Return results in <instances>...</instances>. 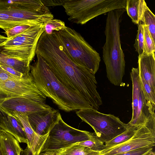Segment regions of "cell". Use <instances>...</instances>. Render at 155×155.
<instances>
[{
  "instance_id": "6da1fadb",
  "label": "cell",
  "mask_w": 155,
  "mask_h": 155,
  "mask_svg": "<svg viewBox=\"0 0 155 155\" xmlns=\"http://www.w3.org/2000/svg\"><path fill=\"white\" fill-rule=\"evenodd\" d=\"M35 53L45 61L65 86L80 94L93 109L98 110L102 102L97 90L94 75L72 60L56 33L42 38L38 43Z\"/></svg>"
},
{
  "instance_id": "7a4b0ae2",
  "label": "cell",
  "mask_w": 155,
  "mask_h": 155,
  "mask_svg": "<svg viewBox=\"0 0 155 155\" xmlns=\"http://www.w3.org/2000/svg\"><path fill=\"white\" fill-rule=\"evenodd\" d=\"M36 54L37 60L30 65V72L37 87L46 97L60 109L67 112L92 108L80 94L60 81L45 61Z\"/></svg>"
},
{
  "instance_id": "3957f363",
  "label": "cell",
  "mask_w": 155,
  "mask_h": 155,
  "mask_svg": "<svg viewBox=\"0 0 155 155\" xmlns=\"http://www.w3.org/2000/svg\"><path fill=\"white\" fill-rule=\"evenodd\" d=\"M125 9L107 13L104 33L106 41L103 47V59L105 64L107 76L110 82L117 86H124L123 77L125 73L124 55L120 38V23Z\"/></svg>"
},
{
  "instance_id": "277c9868",
  "label": "cell",
  "mask_w": 155,
  "mask_h": 155,
  "mask_svg": "<svg viewBox=\"0 0 155 155\" xmlns=\"http://www.w3.org/2000/svg\"><path fill=\"white\" fill-rule=\"evenodd\" d=\"M56 32L64 49L72 60L94 75L99 69L101 60L99 54L74 29L66 26Z\"/></svg>"
},
{
  "instance_id": "5b68a950",
  "label": "cell",
  "mask_w": 155,
  "mask_h": 155,
  "mask_svg": "<svg viewBox=\"0 0 155 155\" xmlns=\"http://www.w3.org/2000/svg\"><path fill=\"white\" fill-rule=\"evenodd\" d=\"M45 31V24L32 26L8 40L0 48L5 54L30 65L36 54L38 41Z\"/></svg>"
},
{
  "instance_id": "8992f818",
  "label": "cell",
  "mask_w": 155,
  "mask_h": 155,
  "mask_svg": "<svg viewBox=\"0 0 155 155\" xmlns=\"http://www.w3.org/2000/svg\"><path fill=\"white\" fill-rule=\"evenodd\" d=\"M77 115L94 130L98 138L105 143L126 131L127 124L117 117L106 114L92 108L76 111Z\"/></svg>"
},
{
  "instance_id": "52a82bcc",
  "label": "cell",
  "mask_w": 155,
  "mask_h": 155,
  "mask_svg": "<svg viewBox=\"0 0 155 155\" xmlns=\"http://www.w3.org/2000/svg\"><path fill=\"white\" fill-rule=\"evenodd\" d=\"M90 133L70 126L61 116L49 132L40 154L54 155L59 151L76 143L88 140Z\"/></svg>"
},
{
  "instance_id": "ba28073f",
  "label": "cell",
  "mask_w": 155,
  "mask_h": 155,
  "mask_svg": "<svg viewBox=\"0 0 155 155\" xmlns=\"http://www.w3.org/2000/svg\"><path fill=\"white\" fill-rule=\"evenodd\" d=\"M21 97L46 98L37 87L30 72L20 80L0 82V104L9 99Z\"/></svg>"
},
{
  "instance_id": "9c48e42d",
  "label": "cell",
  "mask_w": 155,
  "mask_h": 155,
  "mask_svg": "<svg viewBox=\"0 0 155 155\" xmlns=\"http://www.w3.org/2000/svg\"><path fill=\"white\" fill-rule=\"evenodd\" d=\"M155 145V136L145 126L139 127L134 136L127 141L100 152L101 155H114Z\"/></svg>"
},
{
  "instance_id": "30bf717a",
  "label": "cell",
  "mask_w": 155,
  "mask_h": 155,
  "mask_svg": "<svg viewBox=\"0 0 155 155\" xmlns=\"http://www.w3.org/2000/svg\"><path fill=\"white\" fill-rule=\"evenodd\" d=\"M46 98H33L18 97L6 100L0 104L8 114L21 113L28 116L32 113L51 110L53 108L47 104Z\"/></svg>"
},
{
  "instance_id": "8fae6325",
  "label": "cell",
  "mask_w": 155,
  "mask_h": 155,
  "mask_svg": "<svg viewBox=\"0 0 155 155\" xmlns=\"http://www.w3.org/2000/svg\"><path fill=\"white\" fill-rule=\"evenodd\" d=\"M61 116L59 111L53 108L49 110L34 113L28 115L32 128L41 136L48 134Z\"/></svg>"
},
{
  "instance_id": "7c38bea8",
  "label": "cell",
  "mask_w": 155,
  "mask_h": 155,
  "mask_svg": "<svg viewBox=\"0 0 155 155\" xmlns=\"http://www.w3.org/2000/svg\"><path fill=\"white\" fill-rule=\"evenodd\" d=\"M10 115L16 116L21 121L28 140L27 146L31 150L33 155H39L48 134L41 136L35 132L30 124L28 116L24 113H15Z\"/></svg>"
},
{
  "instance_id": "4fadbf2b",
  "label": "cell",
  "mask_w": 155,
  "mask_h": 155,
  "mask_svg": "<svg viewBox=\"0 0 155 155\" xmlns=\"http://www.w3.org/2000/svg\"><path fill=\"white\" fill-rule=\"evenodd\" d=\"M0 10L14 18L21 20L37 21L45 24L54 18V16L51 12L40 13L13 7L0 8Z\"/></svg>"
},
{
  "instance_id": "5bb4252c",
  "label": "cell",
  "mask_w": 155,
  "mask_h": 155,
  "mask_svg": "<svg viewBox=\"0 0 155 155\" xmlns=\"http://www.w3.org/2000/svg\"><path fill=\"white\" fill-rule=\"evenodd\" d=\"M138 64L140 75L155 93V53L147 54L143 52L139 55Z\"/></svg>"
},
{
  "instance_id": "9a60e30c",
  "label": "cell",
  "mask_w": 155,
  "mask_h": 155,
  "mask_svg": "<svg viewBox=\"0 0 155 155\" xmlns=\"http://www.w3.org/2000/svg\"><path fill=\"white\" fill-rule=\"evenodd\" d=\"M15 7L42 13L51 12L41 0H0V8Z\"/></svg>"
},
{
  "instance_id": "2e32d148",
  "label": "cell",
  "mask_w": 155,
  "mask_h": 155,
  "mask_svg": "<svg viewBox=\"0 0 155 155\" xmlns=\"http://www.w3.org/2000/svg\"><path fill=\"white\" fill-rule=\"evenodd\" d=\"M0 150L1 155H20L23 150L12 135L3 131H0Z\"/></svg>"
},
{
  "instance_id": "e0dca14e",
  "label": "cell",
  "mask_w": 155,
  "mask_h": 155,
  "mask_svg": "<svg viewBox=\"0 0 155 155\" xmlns=\"http://www.w3.org/2000/svg\"><path fill=\"white\" fill-rule=\"evenodd\" d=\"M132 83V115L129 122H132L135 118L137 114L139 97L142 89L139 68H133L130 73Z\"/></svg>"
},
{
  "instance_id": "ac0fdd59",
  "label": "cell",
  "mask_w": 155,
  "mask_h": 155,
  "mask_svg": "<svg viewBox=\"0 0 155 155\" xmlns=\"http://www.w3.org/2000/svg\"><path fill=\"white\" fill-rule=\"evenodd\" d=\"M147 7L144 0H127L125 9L133 22L138 25Z\"/></svg>"
},
{
  "instance_id": "d6986e66",
  "label": "cell",
  "mask_w": 155,
  "mask_h": 155,
  "mask_svg": "<svg viewBox=\"0 0 155 155\" xmlns=\"http://www.w3.org/2000/svg\"><path fill=\"white\" fill-rule=\"evenodd\" d=\"M7 132L12 135L19 142L28 144L24 127L16 116L8 114Z\"/></svg>"
},
{
  "instance_id": "ffe728a7",
  "label": "cell",
  "mask_w": 155,
  "mask_h": 155,
  "mask_svg": "<svg viewBox=\"0 0 155 155\" xmlns=\"http://www.w3.org/2000/svg\"><path fill=\"white\" fill-rule=\"evenodd\" d=\"M0 64L11 67L17 71L26 75L30 72V65L3 53L0 48Z\"/></svg>"
},
{
  "instance_id": "44dd1931",
  "label": "cell",
  "mask_w": 155,
  "mask_h": 155,
  "mask_svg": "<svg viewBox=\"0 0 155 155\" xmlns=\"http://www.w3.org/2000/svg\"><path fill=\"white\" fill-rule=\"evenodd\" d=\"M41 24L44 23H41L37 21L21 20L17 19L0 10V28L3 30L5 32L17 25H37Z\"/></svg>"
},
{
  "instance_id": "7402d4cb",
  "label": "cell",
  "mask_w": 155,
  "mask_h": 155,
  "mask_svg": "<svg viewBox=\"0 0 155 155\" xmlns=\"http://www.w3.org/2000/svg\"><path fill=\"white\" fill-rule=\"evenodd\" d=\"M54 155H101L100 152L86 147L74 144L61 150Z\"/></svg>"
},
{
  "instance_id": "603a6c76",
  "label": "cell",
  "mask_w": 155,
  "mask_h": 155,
  "mask_svg": "<svg viewBox=\"0 0 155 155\" xmlns=\"http://www.w3.org/2000/svg\"><path fill=\"white\" fill-rule=\"evenodd\" d=\"M140 127L129 126L127 125L126 131L105 143V149L115 146L129 140L134 136L137 129Z\"/></svg>"
},
{
  "instance_id": "cb8c5ba5",
  "label": "cell",
  "mask_w": 155,
  "mask_h": 155,
  "mask_svg": "<svg viewBox=\"0 0 155 155\" xmlns=\"http://www.w3.org/2000/svg\"><path fill=\"white\" fill-rule=\"evenodd\" d=\"M89 135L90 138L88 140L76 143V144L100 152L105 149L104 143L98 138L95 133L90 132Z\"/></svg>"
},
{
  "instance_id": "d4e9b609",
  "label": "cell",
  "mask_w": 155,
  "mask_h": 155,
  "mask_svg": "<svg viewBox=\"0 0 155 155\" xmlns=\"http://www.w3.org/2000/svg\"><path fill=\"white\" fill-rule=\"evenodd\" d=\"M141 21L147 26L151 38L155 43V16L147 6L144 12Z\"/></svg>"
},
{
  "instance_id": "484cf974",
  "label": "cell",
  "mask_w": 155,
  "mask_h": 155,
  "mask_svg": "<svg viewBox=\"0 0 155 155\" xmlns=\"http://www.w3.org/2000/svg\"><path fill=\"white\" fill-rule=\"evenodd\" d=\"M66 27L64 21L53 18L45 24L44 32L47 34H51L54 31L58 32L64 29Z\"/></svg>"
},
{
  "instance_id": "4316f807",
  "label": "cell",
  "mask_w": 155,
  "mask_h": 155,
  "mask_svg": "<svg viewBox=\"0 0 155 155\" xmlns=\"http://www.w3.org/2000/svg\"><path fill=\"white\" fill-rule=\"evenodd\" d=\"M134 46L136 51L140 55L144 52V29L143 24L140 21L138 24V29Z\"/></svg>"
},
{
  "instance_id": "83f0119b",
  "label": "cell",
  "mask_w": 155,
  "mask_h": 155,
  "mask_svg": "<svg viewBox=\"0 0 155 155\" xmlns=\"http://www.w3.org/2000/svg\"><path fill=\"white\" fill-rule=\"evenodd\" d=\"M144 52L147 54L154 53L155 43L153 41L147 26L143 24Z\"/></svg>"
},
{
  "instance_id": "f1b7e54d",
  "label": "cell",
  "mask_w": 155,
  "mask_h": 155,
  "mask_svg": "<svg viewBox=\"0 0 155 155\" xmlns=\"http://www.w3.org/2000/svg\"><path fill=\"white\" fill-rule=\"evenodd\" d=\"M140 76L143 91L146 100L155 105V93L153 91L148 83L140 75Z\"/></svg>"
},
{
  "instance_id": "f546056e",
  "label": "cell",
  "mask_w": 155,
  "mask_h": 155,
  "mask_svg": "<svg viewBox=\"0 0 155 155\" xmlns=\"http://www.w3.org/2000/svg\"><path fill=\"white\" fill-rule=\"evenodd\" d=\"M35 25H21L15 26L8 30L5 33L8 38L25 31L30 27Z\"/></svg>"
},
{
  "instance_id": "4dcf8cb0",
  "label": "cell",
  "mask_w": 155,
  "mask_h": 155,
  "mask_svg": "<svg viewBox=\"0 0 155 155\" xmlns=\"http://www.w3.org/2000/svg\"><path fill=\"white\" fill-rule=\"evenodd\" d=\"M153 149V147L140 148L114 155H144Z\"/></svg>"
},
{
  "instance_id": "1f68e13d",
  "label": "cell",
  "mask_w": 155,
  "mask_h": 155,
  "mask_svg": "<svg viewBox=\"0 0 155 155\" xmlns=\"http://www.w3.org/2000/svg\"><path fill=\"white\" fill-rule=\"evenodd\" d=\"M8 116V114L0 107V131L7 132Z\"/></svg>"
},
{
  "instance_id": "d6a6232c",
  "label": "cell",
  "mask_w": 155,
  "mask_h": 155,
  "mask_svg": "<svg viewBox=\"0 0 155 155\" xmlns=\"http://www.w3.org/2000/svg\"><path fill=\"white\" fill-rule=\"evenodd\" d=\"M0 67L7 73L18 78H21L27 75H24L12 68L5 65L0 64Z\"/></svg>"
},
{
  "instance_id": "836d02e7",
  "label": "cell",
  "mask_w": 155,
  "mask_h": 155,
  "mask_svg": "<svg viewBox=\"0 0 155 155\" xmlns=\"http://www.w3.org/2000/svg\"><path fill=\"white\" fill-rule=\"evenodd\" d=\"M44 5L46 7L62 6L64 0H41Z\"/></svg>"
},
{
  "instance_id": "e575fe53",
  "label": "cell",
  "mask_w": 155,
  "mask_h": 155,
  "mask_svg": "<svg viewBox=\"0 0 155 155\" xmlns=\"http://www.w3.org/2000/svg\"><path fill=\"white\" fill-rule=\"evenodd\" d=\"M22 78H18L9 74L0 67V82L5 81L8 80H20Z\"/></svg>"
},
{
  "instance_id": "d590c367",
  "label": "cell",
  "mask_w": 155,
  "mask_h": 155,
  "mask_svg": "<svg viewBox=\"0 0 155 155\" xmlns=\"http://www.w3.org/2000/svg\"><path fill=\"white\" fill-rule=\"evenodd\" d=\"M8 39L7 37L0 35V45H2Z\"/></svg>"
},
{
  "instance_id": "8d00e7d4",
  "label": "cell",
  "mask_w": 155,
  "mask_h": 155,
  "mask_svg": "<svg viewBox=\"0 0 155 155\" xmlns=\"http://www.w3.org/2000/svg\"><path fill=\"white\" fill-rule=\"evenodd\" d=\"M144 155H155V152L151 150L147 153Z\"/></svg>"
},
{
  "instance_id": "74e56055",
  "label": "cell",
  "mask_w": 155,
  "mask_h": 155,
  "mask_svg": "<svg viewBox=\"0 0 155 155\" xmlns=\"http://www.w3.org/2000/svg\"><path fill=\"white\" fill-rule=\"evenodd\" d=\"M0 155H1V151H0Z\"/></svg>"
},
{
  "instance_id": "f35d334b",
  "label": "cell",
  "mask_w": 155,
  "mask_h": 155,
  "mask_svg": "<svg viewBox=\"0 0 155 155\" xmlns=\"http://www.w3.org/2000/svg\"><path fill=\"white\" fill-rule=\"evenodd\" d=\"M2 46V45H0V47Z\"/></svg>"
},
{
  "instance_id": "ab89813d",
  "label": "cell",
  "mask_w": 155,
  "mask_h": 155,
  "mask_svg": "<svg viewBox=\"0 0 155 155\" xmlns=\"http://www.w3.org/2000/svg\"><path fill=\"white\" fill-rule=\"evenodd\" d=\"M39 155H40V154H39Z\"/></svg>"
}]
</instances>
